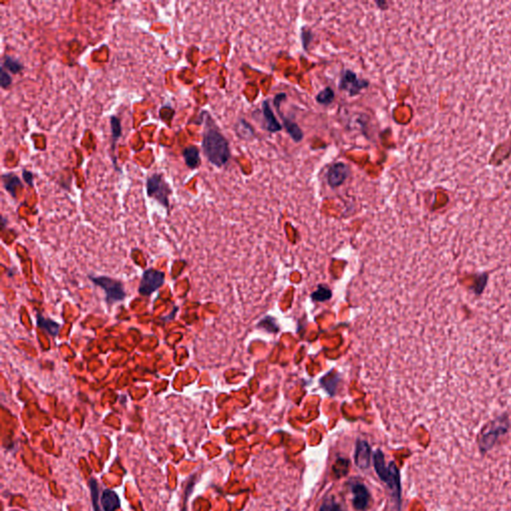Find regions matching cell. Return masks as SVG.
Returning <instances> with one entry per match:
<instances>
[{
	"label": "cell",
	"instance_id": "6da1fadb",
	"mask_svg": "<svg viewBox=\"0 0 511 511\" xmlns=\"http://www.w3.org/2000/svg\"><path fill=\"white\" fill-rule=\"evenodd\" d=\"M203 150L207 159L217 167L226 165L231 157L227 139L221 134L217 127L209 125L208 122L203 136Z\"/></svg>",
	"mask_w": 511,
	"mask_h": 511
},
{
	"label": "cell",
	"instance_id": "7a4b0ae2",
	"mask_svg": "<svg viewBox=\"0 0 511 511\" xmlns=\"http://www.w3.org/2000/svg\"><path fill=\"white\" fill-rule=\"evenodd\" d=\"M373 465L378 477L388 484L390 489L393 491V494L397 499L398 504H401V496H402L401 476L396 463L392 461L389 464V466H387L382 451L377 449L373 454Z\"/></svg>",
	"mask_w": 511,
	"mask_h": 511
},
{
	"label": "cell",
	"instance_id": "3957f363",
	"mask_svg": "<svg viewBox=\"0 0 511 511\" xmlns=\"http://www.w3.org/2000/svg\"><path fill=\"white\" fill-rule=\"evenodd\" d=\"M509 428V421L506 415H501L486 425L478 437V445L482 453L490 450L497 439L505 435Z\"/></svg>",
	"mask_w": 511,
	"mask_h": 511
},
{
	"label": "cell",
	"instance_id": "277c9868",
	"mask_svg": "<svg viewBox=\"0 0 511 511\" xmlns=\"http://www.w3.org/2000/svg\"><path fill=\"white\" fill-rule=\"evenodd\" d=\"M147 192L149 197L156 199L164 207L169 208L168 196L170 194V188L161 175L154 174L148 178Z\"/></svg>",
	"mask_w": 511,
	"mask_h": 511
},
{
	"label": "cell",
	"instance_id": "5b68a950",
	"mask_svg": "<svg viewBox=\"0 0 511 511\" xmlns=\"http://www.w3.org/2000/svg\"><path fill=\"white\" fill-rule=\"evenodd\" d=\"M91 280L100 288L104 290L106 292V300L109 303H115V302H120L125 299L126 293L124 291L123 285L120 282H117L113 279H110L107 277H98V278H91Z\"/></svg>",
	"mask_w": 511,
	"mask_h": 511
},
{
	"label": "cell",
	"instance_id": "8992f818",
	"mask_svg": "<svg viewBox=\"0 0 511 511\" xmlns=\"http://www.w3.org/2000/svg\"><path fill=\"white\" fill-rule=\"evenodd\" d=\"M165 281V276L163 272L150 269L147 270L143 274L140 286L139 292L143 295H150L151 293L156 292Z\"/></svg>",
	"mask_w": 511,
	"mask_h": 511
},
{
	"label": "cell",
	"instance_id": "52a82bcc",
	"mask_svg": "<svg viewBox=\"0 0 511 511\" xmlns=\"http://www.w3.org/2000/svg\"><path fill=\"white\" fill-rule=\"evenodd\" d=\"M368 85H369L368 81L364 79H359L358 75L355 72L351 70H346L342 75L338 87L340 90L347 91L351 96H356Z\"/></svg>",
	"mask_w": 511,
	"mask_h": 511
},
{
	"label": "cell",
	"instance_id": "ba28073f",
	"mask_svg": "<svg viewBox=\"0 0 511 511\" xmlns=\"http://www.w3.org/2000/svg\"><path fill=\"white\" fill-rule=\"evenodd\" d=\"M284 99H286V94L285 93H280L278 94L276 97H275V100H274V104H275V107L277 108V111L279 113V115L281 116L282 120H283V123H284V126H285V129L287 130V132L290 134V136L292 137V140L294 142H301L303 140V137H304V133L303 131L301 130V128L299 127V125L296 123H294L292 120L286 118L281 110H280V104H281V101H283Z\"/></svg>",
	"mask_w": 511,
	"mask_h": 511
},
{
	"label": "cell",
	"instance_id": "9c48e42d",
	"mask_svg": "<svg viewBox=\"0 0 511 511\" xmlns=\"http://www.w3.org/2000/svg\"><path fill=\"white\" fill-rule=\"evenodd\" d=\"M350 174V167L343 163L337 162L329 167L327 178L328 183L331 188H336L345 182Z\"/></svg>",
	"mask_w": 511,
	"mask_h": 511
},
{
	"label": "cell",
	"instance_id": "30bf717a",
	"mask_svg": "<svg viewBox=\"0 0 511 511\" xmlns=\"http://www.w3.org/2000/svg\"><path fill=\"white\" fill-rule=\"evenodd\" d=\"M355 462L358 465V467L362 470H366L370 466L371 448L365 440H359L357 442L355 452Z\"/></svg>",
	"mask_w": 511,
	"mask_h": 511
},
{
	"label": "cell",
	"instance_id": "8fae6325",
	"mask_svg": "<svg viewBox=\"0 0 511 511\" xmlns=\"http://www.w3.org/2000/svg\"><path fill=\"white\" fill-rule=\"evenodd\" d=\"M353 503L357 510L364 511L367 508L370 500V494L364 484L358 483L353 486Z\"/></svg>",
	"mask_w": 511,
	"mask_h": 511
},
{
	"label": "cell",
	"instance_id": "7c38bea8",
	"mask_svg": "<svg viewBox=\"0 0 511 511\" xmlns=\"http://www.w3.org/2000/svg\"><path fill=\"white\" fill-rule=\"evenodd\" d=\"M263 116H264V121H265V126L266 129L271 132V133H276L279 132L283 129L282 125L278 122L276 116L274 115L273 110L271 109L269 101H265L263 103Z\"/></svg>",
	"mask_w": 511,
	"mask_h": 511
},
{
	"label": "cell",
	"instance_id": "4fadbf2b",
	"mask_svg": "<svg viewBox=\"0 0 511 511\" xmlns=\"http://www.w3.org/2000/svg\"><path fill=\"white\" fill-rule=\"evenodd\" d=\"M183 157L186 165L191 169H196L201 164L200 152L196 146H189L183 150Z\"/></svg>",
	"mask_w": 511,
	"mask_h": 511
},
{
	"label": "cell",
	"instance_id": "5bb4252c",
	"mask_svg": "<svg viewBox=\"0 0 511 511\" xmlns=\"http://www.w3.org/2000/svg\"><path fill=\"white\" fill-rule=\"evenodd\" d=\"M101 503L104 511H115L120 507V499L118 495L110 489L104 490L101 497Z\"/></svg>",
	"mask_w": 511,
	"mask_h": 511
},
{
	"label": "cell",
	"instance_id": "9a60e30c",
	"mask_svg": "<svg viewBox=\"0 0 511 511\" xmlns=\"http://www.w3.org/2000/svg\"><path fill=\"white\" fill-rule=\"evenodd\" d=\"M3 183L6 191L13 197H16V189L18 187H21V182L17 176L14 174H4L3 177Z\"/></svg>",
	"mask_w": 511,
	"mask_h": 511
},
{
	"label": "cell",
	"instance_id": "2e32d148",
	"mask_svg": "<svg viewBox=\"0 0 511 511\" xmlns=\"http://www.w3.org/2000/svg\"><path fill=\"white\" fill-rule=\"evenodd\" d=\"M37 325L40 329L48 331L52 335H56L60 329V326L57 323L48 319H44L40 315L37 317Z\"/></svg>",
	"mask_w": 511,
	"mask_h": 511
},
{
	"label": "cell",
	"instance_id": "e0dca14e",
	"mask_svg": "<svg viewBox=\"0 0 511 511\" xmlns=\"http://www.w3.org/2000/svg\"><path fill=\"white\" fill-rule=\"evenodd\" d=\"M333 99H334V92L329 87L322 90L316 97L317 102L323 105H329L333 101Z\"/></svg>",
	"mask_w": 511,
	"mask_h": 511
},
{
	"label": "cell",
	"instance_id": "ac0fdd59",
	"mask_svg": "<svg viewBox=\"0 0 511 511\" xmlns=\"http://www.w3.org/2000/svg\"><path fill=\"white\" fill-rule=\"evenodd\" d=\"M89 486H90V490H91V497H92V503H93V507H94V510L95 511H101L100 510V507H99V502H98V483L97 481L94 479V478H91L89 480Z\"/></svg>",
	"mask_w": 511,
	"mask_h": 511
},
{
	"label": "cell",
	"instance_id": "d6986e66",
	"mask_svg": "<svg viewBox=\"0 0 511 511\" xmlns=\"http://www.w3.org/2000/svg\"><path fill=\"white\" fill-rule=\"evenodd\" d=\"M4 66L11 72V73H19L22 69L23 66L14 58L10 56H5L4 58Z\"/></svg>",
	"mask_w": 511,
	"mask_h": 511
},
{
	"label": "cell",
	"instance_id": "ffe728a7",
	"mask_svg": "<svg viewBox=\"0 0 511 511\" xmlns=\"http://www.w3.org/2000/svg\"><path fill=\"white\" fill-rule=\"evenodd\" d=\"M110 123H111V130H112V137H113V140L114 142H116L120 137H121V134H122V128H121V122L119 120V118L115 117V116H112L111 119H110Z\"/></svg>",
	"mask_w": 511,
	"mask_h": 511
},
{
	"label": "cell",
	"instance_id": "44dd1931",
	"mask_svg": "<svg viewBox=\"0 0 511 511\" xmlns=\"http://www.w3.org/2000/svg\"><path fill=\"white\" fill-rule=\"evenodd\" d=\"M320 511H345L342 504L336 502L333 497L328 498L322 504Z\"/></svg>",
	"mask_w": 511,
	"mask_h": 511
},
{
	"label": "cell",
	"instance_id": "7402d4cb",
	"mask_svg": "<svg viewBox=\"0 0 511 511\" xmlns=\"http://www.w3.org/2000/svg\"><path fill=\"white\" fill-rule=\"evenodd\" d=\"M348 470H349V460L347 459L339 458L333 466V472L337 477L344 476L348 473Z\"/></svg>",
	"mask_w": 511,
	"mask_h": 511
},
{
	"label": "cell",
	"instance_id": "603a6c76",
	"mask_svg": "<svg viewBox=\"0 0 511 511\" xmlns=\"http://www.w3.org/2000/svg\"><path fill=\"white\" fill-rule=\"evenodd\" d=\"M237 131H238V134L241 136V137H244V138H247L248 135L246 133V131H248L249 133H252L254 134V131L252 129V127L245 121V120H242L240 122V125L238 126L237 128Z\"/></svg>",
	"mask_w": 511,
	"mask_h": 511
},
{
	"label": "cell",
	"instance_id": "cb8c5ba5",
	"mask_svg": "<svg viewBox=\"0 0 511 511\" xmlns=\"http://www.w3.org/2000/svg\"><path fill=\"white\" fill-rule=\"evenodd\" d=\"M0 80H1L0 82H1L2 88H8L11 85V77L3 68H1Z\"/></svg>",
	"mask_w": 511,
	"mask_h": 511
},
{
	"label": "cell",
	"instance_id": "d4e9b609",
	"mask_svg": "<svg viewBox=\"0 0 511 511\" xmlns=\"http://www.w3.org/2000/svg\"><path fill=\"white\" fill-rule=\"evenodd\" d=\"M312 36L313 35H312V32L310 30H308V31L303 30V32H302V40H303V45H304L305 49H308L309 43H310V41L312 39Z\"/></svg>",
	"mask_w": 511,
	"mask_h": 511
},
{
	"label": "cell",
	"instance_id": "484cf974",
	"mask_svg": "<svg viewBox=\"0 0 511 511\" xmlns=\"http://www.w3.org/2000/svg\"><path fill=\"white\" fill-rule=\"evenodd\" d=\"M23 179L24 181L27 183L29 186H33V179H34V176L31 172L27 171V170H23Z\"/></svg>",
	"mask_w": 511,
	"mask_h": 511
}]
</instances>
